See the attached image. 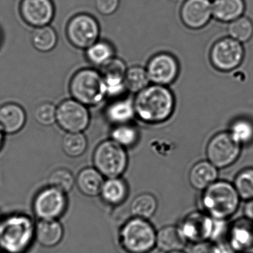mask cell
Returning <instances> with one entry per match:
<instances>
[{
    "instance_id": "cell-1",
    "label": "cell",
    "mask_w": 253,
    "mask_h": 253,
    "mask_svg": "<svg viewBox=\"0 0 253 253\" xmlns=\"http://www.w3.org/2000/svg\"><path fill=\"white\" fill-rule=\"evenodd\" d=\"M135 115L147 124L165 122L172 115L175 106L174 94L164 85H148L136 94L133 100Z\"/></svg>"
},
{
    "instance_id": "cell-2",
    "label": "cell",
    "mask_w": 253,
    "mask_h": 253,
    "mask_svg": "<svg viewBox=\"0 0 253 253\" xmlns=\"http://www.w3.org/2000/svg\"><path fill=\"white\" fill-rule=\"evenodd\" d=\"M240 201L241 198L234 185L225 180H216L204 189L201 196L205 212L219 220H225L234 215Z\"/></svg>"
},
{
    "instance_id": "cell-3",
    "label": "cell",
    "mask_w": 253,
    "mask_h": 253,
    "mask_svg": "<svg viewBox=\"0 0 253 253\" xmlns=\"http://www.w3.org/2000/svg\"><path fill=\"white\" fill-rule=\"evenodd\" d=\"M35 236V226L30 217L17 214L0 223V247L6 253H23Z\"/></svg>"
},
{
    "instance_id": "cell-4",
    "label": "cell",
    "mask_w": 253,
    "mask_h": 253,
    "mask_svg": "<svg viewBox=\"0 0 253 253\" xmlns=\"http://www.w3.org/2000/svg\"><path fill=\"white\" fill-rule=\"evenodd\" d=\"M157 232L147 219L134 217L120 230L119 241L127 253H149L156 247Z\"/></svg>"
},
{
    "instance_id": "cell-5",
    "label": "cell",
    "mask_w": 253,
    "mask_h": 253,
    "mask_svg": "<svg viewBox=\"0 0 253 253\" xmlns=\"http://www.w3.org/2000/svg\"><path fill=\"white\" fill-rule=\"evenodd\" d=\"M71 94L85 106H95L107 96L106 84L101 73L85 69L77 72L70 82Z\"/></svg>"
},
{
    "instance_id": "cell-6",
    "label": "cell",
    "mask_w": 253,
    "mask_h": 253,
    "mask_svg": "<svg viewBox=\"0 0 253 253\" xmlns=\"http://www.w3.org/2000/svg\"><path fill=\"white\" fill-rule=\"evenodd\" d=\"M93 161L103 177H119L128 167V155L125 148L113 140H105L96 148Z\"/></svg>"
},
{
    "instance_id": "cell-7",
    "label": "cell",
    "mask_w": 253,
    "mask_h": 253,
    "mask_svg": "<svg viewBox=\"0 0 253 253\" xmlns=\"http://www.w3.org/2000/svg\"><path fill=\"white\" fill-rule=\"evenodd\" d=\"M223 221L216 220L206 212L195 211L184 217L179 227L186 241L195 244L217 238L223 229Z\"/></svg>"
},
{
    "instance_id": "cell-8",
    "label": "cell",
    "mask_w": 253,
    "mask_h": 253,
    "mask_svg": "<svg viewBox=\"0 0 253 253\" xmlns=\"http://www.w3.org/2000/svg\"><path fill=\"white\" fill-rule=\"evenodd\" d=\"M241 145L228 131L217 133L207 146V161L217 169L232 166L241 155Z\"/></svg>"
},
{
    "instance_id": "cell-9",
    "label": "cell",
    "mask_w": 253,
    "mask_h": 253,
    "mask_svg": "<svg viewBox=\"0 0 253 253\" xmlns=\"http://www.w3.org/2000/svg\"><path fill=\"white\" fill-rule=\"evenodd\" d=\"M66 35L74 46L87 49L97 42L100 35V26L92 16L80 14L72 17L68 23Z\"/></svg>"
},
{
    "instance_id": "cell-10",
    "label": "cell",
    "mask_w": 253,
    "mask_h": 253,
    "mask_svg": "<svg viewBox=\"0 0 253 253\" xmlns=\"http://www.w3.org/2000/svg\"><path fill=\"white\" fill-rule=\"evenodd\" d=\"M244 57L242 44L232 38L219 40L212 45L210 51L211 64L222 72H230L237 69L242 63Z\"/></svg>"
},
{
    "instance_id": "cell-11",
    "label": "cell",
    "mask_w": 253,
    "mask_h": 253,
    "mask_svg": "<svg viewBox=\"0 0 253 253\" xmlns=\"http://www.w3.org/2000/svg\"><path fill=\"white\" fill-rule=\"evenodd\" d=\"M57 122L68 132H81L89 124V112L85 105L78 100H66L57 107Z\"/></svg>"
},
{
    "instance_id": "cell-12",
    "label": "cell",
    "mask_w": 253,
    "mask_h": 253,
    "mask_svg": "<svg viewBox=\"0 0 253 253\" xmlns=\"http://www.w3.org/2000/svg\"><path fill=\"white\" fill-rule=\"evenodd\" d=\"M67 204L66 193L49 186L35 197L34 211L40 219H57L64 214Z\"/></svg>"
},
{
    "instance_id": "cell-13",
    "label": "cell",
    "mask_w": 253,
    "mask_h": 253,
    "mask_svg": "<svg viewBox=\"0 0 253 253\" xmlns=\"http://www.w3.org/2000/svg\"><path fill=\"white\" fill-rule=\"evenodd\" d=\"M146 69L150 82L164 86L175 81L180 70L175 57L167 53H160L152 57Z\"/></svg>"
},
{
    "instance_id": "cell-14",
    "label": "cell",
    "mask_w": 253,
    "mask_h": 253,
    "mask_svg": "<svg viewBox=\"0 0 253 253\" xmlns=\"http://www.w3.org/2000/svg\"><path fill=\"white\" fill-rule=\"evenodd\" d=\"M20 11L26 23L39 28L51 23L55 8L51 0H22Z\"/></svg>"
},
{
    "instance_id": "cell-15",
    "label": "cell",
    "mask_w": 253,
    "mask_h": 253,
    "mask_svg": "<svg viewBox=\"0 0 253 253\" xmlns=\"http://www.w3.org/2000/svg\"><path fill=\"white\" fill-rule=\"evenodd\" d=\"M211 17L212 3L210 0H186L180 8V18L189 29H202Z\"/></svg>"
},
{
    "instance_id": "cell-16",
    "label": "cell",
    "mask_w": 253,
    "mask_h": 253,
    "mask_svg": "<svg viewBox=\"0 0 253 253\" xmlns=\"http://www.w3.org/2000/svg\"><path fill=\"white\" fill-rule=\"evenodd\" d=\"M228 241L235 253H253V221L245 217L235 220L228 232Z\"/></svg>"
},
{
    "instance_id": "cell-17",
    "label": "cell",
    "mask_w": 253,
    "mask_h": 253,
    "mask_svg": "<svg viewBox=\"0 0 253 253\" xmlns=\"http://www.w3.org/2000/svg\"><path fill=\"white\" fill-rule=\"evenodd\" d=\"M101 73L106 84L107 95L121 96L126 89L125 75L127 68L125 63L119 58L113 57L102 66Z\"/></svg>"
},
{
    "instance_id": "cell-18",
    "label": "cell",
    "mask_w": 253,
    "mask_h": 253,
    "mask_svg": "<svg viewBox=\"0 0 253 253\" xmlns=\"http://www.w3.org/2000/svg\"><path fill=\"white\" fill-rule=\"evenodd\" d=\"M26 121V112L16 103H7L0 107V130L5 134L20 131Z\"/></svg>"
},
{
    "instance_id": "cell-19",
    "label": "cell",
    "mask_w": 253,
    "mask_h": 253,
    "mask_svg": "<svg viewBox=\"0 0 253 253\" xmlns=\"http://www.w3.org/2000/svg\"><path fill=\"white\" fill-rule=\"evenodd\" d=\"M63 234V226L56 219H41L35 226V238L43 247H53L60 244Z\"/></svg>"
},
{
    "instance_id": "cell-20",
    "label": "cell",
    "mask_w": 253,
    "mask_h": 253,
    "mask_svg": "<svg viewBox=\"0 0 253 253\" xmlns=\"http://www.w3.org/2000/svg\"><path fill=\"white\" fill-rule=\"evenodd\" d=\"M218 171L208 161L196 163L189 171V180L191 186L197 190L207 189L217 180Z\"/></svg>"
},
{
    "instance_id": "cell-21",
    "label": "cell",
    "mask_w": 253,
    "mask_h": 253,
    "mask_svg": "<svg viewBox=\"0 0 253 253\" xmlns=\"http://www.w3.org/2000/svg\"><path fill=\"white\" fill-rule=\"evenodd\" d=\"M186 243L179 226H166L157 232L156 247L166 253L181 251Z\"/></svg>"
},
{
    "instance_id": "cell-22",
    "label": "cell",
    "mask_w": 253,
    "mask_h": 253,
    "mask_svg": "<svg viewBox=\"0 0 253 253\" xmlns=\"http://www.w3.org/2000/svg\"><path fill=\"white\" fill-rule=\"evenodd\" d=\"M244 0H214L212 17L223 23H229L242 17L245 11Z\"/></svg>"
},
{
    "instance_id": "cell-23",
    "label": "cell",
    "mask_w": 253,
    "mask_h": 253,
    "mask_svg": "<svg viewBox=\"0 0 253 253\" xmlns=\"http://www.w3.org/2000/svg\"><path fill=\"white\" fill-rule=\"evenodd\" d=\"M105 180L103 175L95 168H85L81 170L77 177L78 189L86 196L100 195Z\"/></svg>"
},
{
    "instance_id": "cell-24",
    "label": "cell",
    "mask_w": 253,
    "mask_h": 253,
    "mask_svg": "<svg viewBox=\"0 0 253 253\" xmlns=\"http://www.w3.org/2000/svg\"><path fill=\"white\" fill-rule=\"evenodd\" d=\"M128 194L126 182L119 177L108 178L103 183L100 195L106 204L119 206L126 201Z\"/></svg>"
},
{
    "instance_id": "cell-25",
    "label": "cell",
    "mask_w": 253,
    "mask_h": 253,
    "mask_svg": "<svg viewBox=\"0 0 253 253\" xmlns=\"http://www.w3.org/2000/svg\"><path fill=\"white\" fill-rule=\"evenodd\" d=\"M108 121L115 126L130 124L136 116L133 100L121 99L112 102L106 111Z\"/></svg>"
},
{
    "instance_id": "cell-26",
    "label": "cell",
    "mask_w": 253,
    "mask_h": 253,
    "mask_svg": "<svg viewBox=\"0 0 253 253\" xmlns=\"http://www.w3.org/2000/svg\"><path fill=\"white\" fill-rule=\"evenodd\" d=\"M130 209L134 217L148 220L156 212L158 201L152 194H140L133 200Z\"/></svg>"
},
{
    "instance_id": "cell-27",
    "label": "cell",
    "mask_w": 253,
    "mask_h": 253,
    "mask_svg": "<svg viewBox=\"0 0 253 253\" xmlns=\"http://www.w3.org/2000/svg\"><path fill=\"white\" fill-rule=\"evenodd\" d=\"M32 42L38 51L48 52L57 45V33L48 26L37 28L32 33Z\"/></svg>"
},
{
    "instance_id": "cell-28",
    "label": "cell",
    "mask_w": 253,
    "mask_h": 253,
    "mask_svg": "<svg viewBox=\"0 0 253 253\" xmlns=\"http://www.w3.org/2000/svg\"><path fill=\"white\" fill-rule=\"evenodd\" d=\"M113 47L106 41H97L86 49L85 55L91 64L103 66L114 57Z\"/></svg>"
},
{
    "instance_id": "cell-29",
    "label": "cell",
    "mask_w": 253,
    "mask_h": 253,
    "mask_svg": "<svg viewBox=\"0 0 253 253\" xmlns=\"http://www.w3.org/2000/svg\"><path fill=\"white\" fill-rule=\"evenodd\" d=\"M149 83L150 81L145 68L134 66L127 69L125 75V85L128 91L138 93L146 88Z\"/></svg>"
},
{
    "instance_id": "cell-30",
    "label": "cell",
    "mask_w": 253,
    "mask_h": 253,
    "mask_svg": "<svg viewBox=\"0 0 253 253\" xmlns=\"http://www.w3.org/2000/svg\"><path fill=\"white\" fill-rule=\"evenodd\" d=\"M112 140L123 147H133L137 144L139 139L137 128L130 124L115 126L111 132Z\"/></svg>"
},
{
    "instance_id": "cell-31",
    "label": "cell",
    "mask_w": 253,
    "mask_h": 253,
    "mask_svg": "<svg viewBox=\"0 0 253 253\" xmlns=\"http://www.w3.org/2000/svg\"><path fill=\"white\" fill-rule=\"evenodd\" d=\"M87 145L86 138L81 132H68L62 141L65 153L72 158L81 156L86 150Z\"/></svg>"
},
{
    "instance_id": "cell-32",
    "label": "cell",
    "mask_w": 253,
    "mask_h": 253,
    "mask_svg": "<svg viewBox=\"0 0 253 253\" xmlns=\"http://www.w3.org/2000/svg\"><path fill=\"white\" fill-rule=\"evenodd\" d=\"M228 32L230 38L241 43L248 42L253 36V22L242 16L229 23Z\"/></svg>"
},
{
    "instance_id": "cell-33",
    "label": "cell",
    "mask_w": 253,
    "mask_h": 253,
    "mask_svg": "<svg viewBox=\"0 0 253 253\" xmlns=\"http://www.w3.org/2000/svg\"><path fill=\"white\" fill-rule=\"evenodd\" d=\"M241 199L244 201L253 199V168H247L241 170L233 183Z\"/></svg>"
},
{
    "instance_id": "cell-34",
    "label": "cell",
    "mask_w": 253,
    "mask_h": 253,
    "mask_svg": "<svg viewBox=\"0 0 253 253\" xmlns=\"http://www.w3.org/2000/svg\"><path fill=\"white\" fill-rule=\"evenodd\" d=\"M229 132L241 146L248 144L253 140V124L245 118H239L231 124Z\"/></svg>"
},
{
    "instance_id": "cell-35",
    "label": "cell",
    "mask_w": 253,
    "mask_h": 253,
    "mask_svg": "<svg viewBox=\"0 0 253 253\" xmlns=\"http://www.w3.org/2000/svg\"><path fill=\"white\" fill-rule=\"evenodd\" d=\"M50 186L59 189L66 193L72 190L75 184V178L73 174L66 169H59L50 174L48 177Z\"/></svg>"
},
{
    "instance_id": "cell-36",
    "label": "cell",
    "mask_w": 253,
    "mask_h": 253,
    "mask_svg": "<svg viewBox=\"0 0 253 253\" xmlns=\"http://www.w3.org/2000/svg\"><path fill=\"white\" fill-rule=\"evenodd\" d=\"M34 116L38 124L49 126L57 121V109L51 103H41L35 109Z\"/></svg>"
},
{
    "instance_id": "cell-37",
    "label": "cell",
    "mask_w": 253,
    "mask_h": 253,
    "mask_svg": "<svg viewBox=\"0 0 253 253\" xmlns=\"http://www.w3.org/2000/svg\"><path fill=\"white\" fill-rule=\"evenodd\" d=\"M119 0H95L97 11L102 15L113 14L119 7Z\"/></svg>"
},
{
    "instance_id": "cell-38",
    "label": "cell",
    "mask_w": 253,
    "mask_h": 253,
    "mask_svg": "<svg viewBox=\"0 0 253 253\" xmlns=\"http://www.w3.org/2000/svg\"><path fill=\"white\" fill-rule=\"evenodd\" d=\"M191 253H223V251L220 246L210 241L194 244Z\"/></svg>"
},
{
    "instance_id": "cell-39",
    "label": "cell",
    "mask_w": 253,
    "mask_h": 253,
    "mask_svg": "<svg viewBox=\"0 0 253 253\" xmlns=\"http://www.w3.org/2000/svg\"><path fill=\"white\" fill-rule=\"evenodd\" d=\"M244 217L253 221V199L247 201L244 207Z\"/></svg>"
},
{
    "instance_id": "cell-40",
    "label": "cell",
    "mask_w": 253,
    "mask_h": 253,
    "mask_svg": "<svg viewBox=\"0 0 253 253\" xmlns=\"http://www.w3.org/2000/svg\"><path fill=\"white\" fill-rule=\"evenodd\" d=\"M2 131L0 130V149L2 147V143H3V134Z\"/></svg>"
},
{
    "instance_id": "cell-41",
    "label": "cell",
    "mask_w": 253,
    "mask_h": 253,
    "mask_svg": "<svg viewBox=\"0 0 253 253\" xmlns=\"http://www.w3.org/2000/svg\"><path fill=\"white\" fill-rule=\"evenodd\" d=\"M183 253V252L181 251H174V252H169V253Z\"/></svg>"
}]
</instances>
